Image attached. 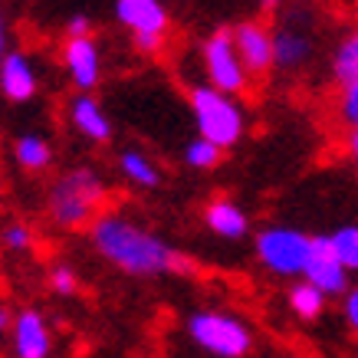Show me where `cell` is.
<instances>
[{"instance_id":"cell-1","label":"cell","mask_w":358,"mask_h":358,"mask_svg":"<svg viewBox=\"0 0 358 358\" xmlns=\"http://www.w3.org/2000/svg\"><path fill=\"white\" fill-rule=\"evenodd\" d=\"M89 237L112 266H119L122 273H131V276H164L174 270H187V260L168 240H162L152 230H141L138 224L125 217H115V214H102L92 224Z\"/></svg>"},{"instance_id":"cell-2","label":"cell","mask_w":358,"mask_h":358,"mask_svg":"<svg viewBox=\"0 0 358 358\" xmlns=\"http://www.w3.org/2000/svg\"><path fill=\"white\" fill-rule=\"evenodd\" d=\"M106 201V187L89 168L63 174L50 191V217L59 227H83L86 220L96 224L102 214L99 207Z\"/></svg>"},{"instance_id":"cell-3","label":"cell","mask_w":358,"mask_h":358,"mask_svg":"<svg viewBox=\"0 0 358 358\" xmlns=\"http://www.w3.org/2000/svg\"><path fill=\"white\" fill-rule=\"evenodd\" d=\"M191 112L197 122V135L214 141L217 148H234L243 135V109L237 99L224 96L214 86H194L191 89Z\"/></svg>"},{"instance_id":"cell-4","label":"cell","mask_w":358,"mask_h":358,"mask_svg":"<svg viewBox=\"0 0 358 358\" xmlns=\"http://www.w3.org/2000/svg\"><path fill=\"white\" fill-rule=\"evenodd\" d=\"M187 332L204 352L217 358H243L253 345L250 329L227 313H194L187 319Z\"/></svg>"},{"instance_id":"cell-5","label":"cell","mask_w":358,"mask_h":358,"mask_svg":"<svg viewBox=\"0 0 358 358\" xmlns=\"http://www.w3.org/2000/svg\"><path fill=\"white\" fill-rule=\"evenodd\" d=\"M204 69L210 86L224 92V96H240L247 92V79L250 73L243 69L237 56V46H234V30H214L204 43Z\"/></svg>"},{"instance_id":"cell-6","label":"cell","mask_w":358,"mask_h":358,"mask_svg":"<svg viewBox=\"0 0 358 358\" xmlns=\"http://www.w3.org/2000/svg\"><path fill=\"white\" fill-rule=\"evenodd\" d=\"M309 243L313 237H306L293 227H270L257 237V257L276 276H296L306 270Z\"/></svg>"},{"instance_id":"cell-7","label":"cell","mask_w":358,"mask_h":358,"mask_svg":"<svg viewBox=\"0 0 358 358\" xmlns=\"http://www.w3.org/2000/svg\"><path fill=\"white\" fill-rule=\"evenodd\" d=\"M115 17L129 27L135 36V50L141 53H158L168 30V10L158 0H119L115 3Z\"/></svg>"},{"instance_id":"cell-8","label":"cell","mask_w":358,"mask_h":358,"mask_svg":"<svg viewBox=\"0 0 358 358\" xmlns=\"http://www.w3.org/2000/svg\"><path fill=\"white\" fill-rule=\"evenodd\" d=\"M303 276H306V282H313L315 289H322L326 296L345 293L348 270L342 266V260H338L336 247H332V237H313Z\"/></svg>"},{"instance_id":"cell-9","label":"cell","mask_w":358,"mask_h":358,"mask_svg":"<svg viewBox=\"0 0 358 358\" xmlns=\"http://www.w3.org/2000/svg\"><path fill=\"white\" fill-rule=\"evenodd\" d=\"M234 46L243 69L250 76H263L276 66V50H273V33L257 20H243L234 27Z\"/></svg>"},{"instance_id":"cell-10","label":"cell","mask_w":358,"mask_h":358,"mask_svg":"<svg viewBox=\"0 0 358 358\" xmlns=\"http://www.w3.org/2000/svg\"><path fill=\"white\" fill-rule=\"evenodd\" d=\"M63 66L73 86L83 89L89 96V89L99 83V73H102V59H99V46L92 36H83V40H69L66 36L63 43Z\"/></svg>"},{"instance_id":"cell-11","label":"cell","mask_w":358,"mask_h":358,"mask_svg":"<svg viewBox=\"0 0 358 358\" xmlns=\"http://www.w3.org/2000/svg\"><path fill=\"white\" fill-rule=\"evenodd\" d=\"M13 355L17 358H46L50 355V329L43 315L23 309L13 319Z\"/></svg>"},{"instance_id":"cell-12","label":"cell","mask_w":358,"mask_h":358,"mask_svg":"<svg viewBox=\"0 0 358 358\" xmlns=\"http://www.w3.org/2000/svg\"><path fill=\"white\" fill-rule=\"evenodd\" d=\"M0 92L10 102H30L36 96V73H33L27 53H7L3 66H0Z\"/></svg>"},{"instance_id":"cell-13","label":"cell","mask_w":358,"mask_h":358,"mask_svg":"<svg viewBox=\"0 0 358 358\" xmlns=\"http://www.w3.org/2000/svg\"><path fill=\"white\" fill-rule=\"evenodd\" d=\"M69 119H73V129L79 131V135H86L89 141H109L112 138V122L109 115L102 112V106H99L92 96H86V92H79L73 102H69Z\"/></svg>"},{"instance_id":"cell-14","label":"cell","mask_w":358,"mask_h":358,"mask_svg":"<svg viewBox=\"0 0 358 358\" xmlns=\"http://www.w3.org/2000/svg\"><path fill=\"white\" fill-rule=\"evenodd\" d=\"M204 220H207V227L214 230L217 237H227V240H240L243 234H247V227H250L247 214H243L234 201H224V197L207 204Z\"/></svg>"},{"instance_id":"cell-15","label":"cell","mask_w":358,"mask_h":358,"mask_svg":"<svg viewBox=\"0 0 358 358\" xmlns=\"http://www.w3.org/2000/svg\"><path fill=\"white\" fill-rule=\"evenodd\" d=\"M273 50H276V66L280 69H299L313 53V43L299 30H276L273 33Z\"/></svg>"},{"instance_id":"cell-16","label":"cell","mask_w":358,"mask_h":358,"mask_svg":"<svg viewBox=\"0 0 358 358\" xmlns=\"http://www.w3.org/2000/svg\"><path fill=\"white\" fill-rule=\"evenodd\" d=\"M13 158H17V164H20L23 171H43V168H50V162H53V148H50V141L43 138V135H20L17 138V145H13Z\"/></svg>"},{"instance_id":"cell-17","label":"cell","mask_w":358,"mask_h":358,"mask_svg":"<svg viewBox=\"0 0 358 358\" xmlns=\"http://www.w3.org/2000/svg\"><path fill=\"white\" fill-rule=\"evenodd\" d=\"M289 309H293L299 319H306V322H313V319H319L322 315V309H326V293L322 289H315L313 282H296L293 289H289Z\"/></svg>"},{"instance_id":"cell-18","label":"cell","mask_w":358,"mask_h":358,"mask_svg":"<svg viewBox=\"0 0 358 358\" xmlns=\"http://www.w3.org/2000/svg\"><path fill=\"white\" fill-rule=\"evenodd\" d=\"M332 76L342 89L358 83V30L352 36L342 40V46L336 50V59H332Z\"/></svg>"},{"instance_id":"cell-19","label":"cell","mask_w":358,"mask_h":358,"mask_svg":"<svg viewBox=\"0 0 358 358\" xmlns=\"http://www.w3.org/2000/svg\"><path fill=\"white\" fill-rule=\"evenodd\" d=\"M119 168L131 185H138V187H158V181H162L158 168L138 152H122L119 155Z\"/></svg>"},{"instance_id":"cell-20","label":"cell","mask_w":358,"mask_h":358,"mask_svg":"<svg viewBox=\"0 0 358 358\" xmlns=\"http://www.w3.org/2000/svg\"><path fill=\"white\" fill-rule=\"evenodd\" d=\"M220 158H224V148H217L214 141H207L197 135L194 141H187L185 148V162L194 168V171H210V168H217Z\"/></svg>"},{"instance_id":"cell-21","label":"cell","mask_w":358,"mask_h":358,"mask_svg":"<svg viewBox=\"0 0 358 358\" xmlns=\"http://www.w3.org/2000/svg\"><path fill=\"white\" fill-rule=\"evenodd\" d=\"M332 247H336L338 260L345 270H358V227H342L332 234Z\"/></svg>"},{"instance_id":"cell-22","label":"cell","mask_w":358,"mask_h":358,"mask_svg":"<svg viewBox=\"0 0 358 358\" xmlns=\"http://www.w3.org/2000/svg\"><path fill=\"white\" fill-rule=\"evenodd\" d=\"M338 119L345 122L352 131H358V83L342 89V96H338Z\"/></svg>"},{"instance_id":"cell-23","label":"cell","mask_w":358,"mask_h":358,"mask_svg":"<svg viewBox=\"0 0 358 358\" xmlns=\"http://www.w3.org/2000/svg\"><path fill=\"white\" fill-rule=\"evenodd\" d=\"M50 286H53V293L69 296V293H76V276H73L69 266H56V270L50 273Z\"/></svg>"},{"instance_id":"cell-24","label":"cell","mask_w":358,"mask_h":358,"mask_svg":"<svg viewBox=\"0 0 358 358\" xmlns=\"http://www.w3.org/2000/svg\"><path fill=\"white\" fill-rule=\"evenodd\" d=\"M66 33H69V40H83L92 33V20H89L86 13H73L69 20H66Z\"/></svg>"},{"instance_id":"cell-25","label":"cell","mask_w":358,"mask_h":358,"mask_svg":"<svg viewBox=\"0 0 358 358\" xmlns=\"http://www.w3.org/2000/svg\"><path fill=\"white\" fill-rule=\"evenodd\" d=\"M30 230L27 227H20V224H17V227H7L3 230V243H7V247L10 250H27L30 247Z\"/></svg>"},{"instance_id":"cell-26","label":"cell","mask_w":358,"mask_h":358,"mask_svg":"<svg viewBox=\"0 0 358 358\" xmlns=\"http://www.w3.org/2000/svg\"><path fill=\"white\" fill-rule=\"evenodd\" d=\"M345 319H348V326L358 332V289H352L345 296Z\"/></svg>"},{"instance_id":"cell-27","label":"cell","mask_w":358,"mask_h":358,"mask_svg":"<svg viewBox=\"0 0 358 358\" xmlns=\"http://www.w3.org/2000/svg\"><path fill=\"white\" fill-rule=\"evenodd\" d=\"M3 43H7V27H3V17H0V66H3V59H7V50H3Z\"/></svg>"},{"instance_id":"cell-28","label":"cell","mask_w":358,"mask_h":358,"mask_svg":"<svg viewBox=\"0 0 358 358\" xmlns=\"http://www.w3.org/2000/svg\"><path fill=\"white\" fill-rule=\"evenodd\" d=\"M348 155L358 162V131H352V135H348Z\"/></svg>"},{"instance_id":"cell-29","label":"cell","mask_w":358,"mask_h":358,"mask_svg":"<svg viewBox=\"0 0 358 358\" xmlns=\"http://www.w3.org/2000/svg\"><path fill=\"white\" fill-rule=\"evenodd\" d=\"M7 326H13V322H10V315H7V309H0V332H3Z\"/></svg>"}]
</instances>
